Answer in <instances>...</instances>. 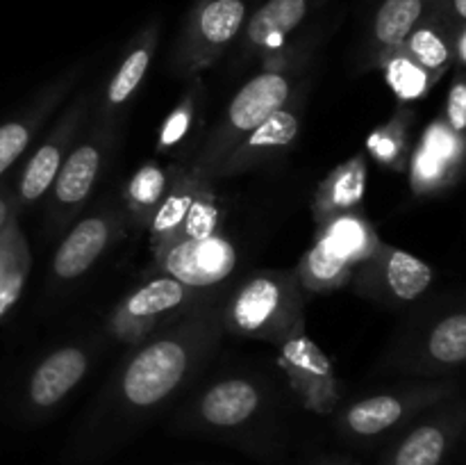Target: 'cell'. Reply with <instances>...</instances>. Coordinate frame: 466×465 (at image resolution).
<instances>
[{
    "label": "cell",
    "mask_w": 466,
    "mask_h": 465,
    "mask_svg": "<svg viewBox=\"0 0 466 465\" xmlns=\"http://www.w3.org/2000/svg\"><path fill=\"white\" fill-rule=\"evenodd\" d=\"M223 292L130 346L89 410L66 465H96L130 440L177 392L189 386L221 345Z\"/></svg>",
    "instance_id": "1"
},
{
    "label": "cell",
    "mask_w": 466,
    "mask_h": 465,
    "mask_svg": "<svg viewBox=\"0 0 466 465\" xmlns=\"http://www.w3.org/2000/svg\"><path fill=\"white\" fill-rule=\"evenodd\" d=\"M317 44L319 30H309L305 36L291 39L285 48L259 62V71L232 96L212 132L187 160V169L194 176H212L214 169L253 128L278 112L294 96V91L308 82Z\"/></svg>",
    "instance_id": "2"
},
{
    "label": "cell",
    "mask_w": 466,
    "mask_h": 465,
    "mask_svg": "<svg viewBox=\"0 0 466 465\" xmlns=\"http://www.w3.org/2000/svg\"><path fill=\"white\" fill-rule=\"evenodd\" d=\"M223 331L280 346L305 328V290L296 269L259 272L241 281L221 305Z\"/></svg>",
    "instance_id": "3"
},
{
    "label": "cell",
    "mask_w": 466,
    "mask_h": 465,
    "mask_svg": "<svg viewBox=\"0 0 466 465\" xmlns=\"http://www.w3.org/2000/svg\"><path fill=\"white\" fill-rule=\"evenodd\" d=\"M458 392V383L449 377L423 378L394 390L376 392L350 401L346 408H341L335 418V429L344 440L353 445H373L391 438L423 410Z\"/></svg>",
    "instance_id": "4"
},
{
    "label": "cell",
    "mask_w": 466,
    "mask_h": 465,
    "mask_svg": "<svg viewBox=\"0 0 466 465\" xmlns=\"http://www.w3.org/2000/svg\"><path fill=\"white\" fill-rule=\"evenodd\" d=\"M380 235L364 214L349 212L319 223L312 246L296 274L309 294H328L350 285L355 267L376 251Z\"/></svg>",
    "instance_id": "5"
},
{
    "label": "cell",
    "mask_w": 466,
    "mask_h": 465,
    "mask_svg": "<svg viewBox=\"0 0 466 465\" xmlns=\"http://www.w3.org/2000/svg\"><path fill=\"white\" fill-rule=\"evenodd\" d=\"M391 346L387 367L419 378H444L466 360V313L462 304L432 305L410 322Z\"/></svg>",
    "instance_id": "6"
},
{
    "label": "cell",
    "mask_w": 466,
    "mask_h": 465,
    "mask_svg": "<svg viewBox=\"0 0 466 465\" xmlns=\"http://www.w3.org/2000/svg\"><path fill=\"white\" fill-rule=\"evenodd\" d=\"M268 390L248 377H226L209 383L180 413L176 427L200 436L248 440V433L267 418Z\"/></svg>",
    "instance_id": "7"
},
{
    "label": "cell",
    "mask_w": 466,
    "mask_h": 465,
    "mask_svg": "<svg viewBox=\"0 0 466 465\" xmlns=\"http://www.w3.org/2000/svg\"><path fill=\"white\" fill-rule=\"evenodd\" d=\"M116 144L118 126H105L91 119L86 121L48 190L50 199L46 208L48 235H59L68 223L76 222L80 210L94 194Z\"/></svg>",
    "instance_id": "8"
},
{
    "label": "cell",
    "mask_w": 466,
    "mask_h": 465,
    "mask_svg": "<svg viewBox=\"0 0 466 465\" xmlns=\"http://www.w3.org/2000/svg\"><path fill=\"white\" fill-rule=\"evenodd\" d=\"M218 292H223V287L200 290V287H189L176 278L159 274L153 281L127 292L114 305L112 315L107 317V333L121 345L135 346L167 328L168 324L185 317L187 313L217 296Z\"/></svg>",
    "instance_id": "9"
},
{
    "label": "cell",
    "mask_w": 466,
    "mask_h": 465,
    "mask_svg": "<svg viewBox=\"0 0 466 465\" xmlns=\"http://www.w3.org/2000/svg\"><path fill=\"white\" fill-rule=\"evenodd\" d=\"M246 16V0H194L173 48V73L189 80L212 68L237 41Z\"/></svg>",
    "instance_id": "10"
},
{
    "label": "cell",
    "mask_w": 466,
    "mask_h": 465,
    "mask_svg": "<svg viewBox=\"0 0 466 465\" xmlns=\"http://www.w3.org/2000/svg\"><path fill=\"white\" fill-rule=\"evenodd\" d=\"M462 395L431 406L390 438L378 465H446L464 433Z\"/></svg>",
    "instance_id": "11"
},
{
    "label": "cell",
    "mask_w": 466,
    "mask_h": 465,
    "mask_svg": "<svg viewBox=\"0 0 466 465\" xmlns=\"http://www.w3.org/2000/svg\"><path fill=\"white\" fill-rule=\"evenodd\" d=\"M435 281V269L410 251L378 242L376 251L355 267L350 285L355 294L385 305L400 308L426 294Z\"/></svg>",
    "instance_id": "12"
},
{
    "label": "cell",
    "mask_w": 466,
    "mask_h": 465,
    "mask_svg": "<svg viewBox=\"0 0 466 465\" xmlns=\"http://www.w3.org/2000/svg\"><path fill=\"white\" fill-rule=\"evenodd\" d=\"M94 98V91H77L76 98L64 108L57 121L53 123V128L44 137V141L25 160V164L18 171L16 182L12 187L14 205H16L18 214H21V210L30 208V205H35L36 201L48 194L59 167L64 164L66 155L71 153L82 128L89 121Z\"/></svg>",
    "instance_id": "13"
},
{
    "label": "cell",
    "mask_w": 466,
    "mask_h": 465,
    "mask_svg": "<svg viewBox=\"0 0 466 465\" xmlns=\"http://www.w3.org/2000/svg\"><path fill=\"white\" fill-rule=\"evenodd\" d=\"M309 80L294 91L289 100L278 112H273L267 121L248 132L228 158L212 171L209 181L221 178H235L246 171H255L267 164L278 162L285 158L287 150L296 144L300 130H303L305 112H308Z\"/></svg>",
    "instance_id": "14"
},
{
    "label": "cell",
    "mask_w": 466,
    "mask_h": 465,
    "mask_svg": "<svg viewBox=\"0 0 466 465\" xmlns=\"http://www.w3.org/2000/svg\"><path fill=\"white\" fill-rule=\"evenodd\" d=\"M126 214L114 205H105L86 217L77 219L57 244L50 263V276L59 285L85 276L123 235Z\"/></svg>",
    "instance_id": "15"
},
{
    "label": "cell",
    "mask_w": 466,
    "mask_h": 465,
    "mask_svg": "<svg viewBox=\"0 0 466 465\" xmlns=\"http://www.w3.org/2000/svg\"><path fill=\"white\" fill-rule=\"evenodd\" d=\"M94 363V346L86 342L55 346L32 367L23 392V415L27 419H44L76 390L89 374Z\"/></svg>",
    "instance_id": "16"
},
{
    "label": "cell",
    "mask_w": 466,
    "mask_h": 465,
    "mask_svg": "<svg viewBox=\"0 0 466 465\" xmlns=\"http://www.w3.org/2000/svg\"><path fill=\"white\" fill-rule=\"evenodd\" d=\"M278 363L305 408L319 415L335 413L341 397L339 378L328 356L312 342L305 328L278 346Z\"/></svg>",
    "instance_id": "17"
},
{
    "label": "cell",
    "mask_w": 466,
    "mask_h": 465,
    "mask_svg": "<svg viewBox=\"0 0 466 465\" xmlns=\"http://www.w3.org/2000/svg\"><path fill=\"white\" fill-rule=\"evenodd\" d=\"M159 35H162V21L159 18H150L146 26L132 35L123 48L121 59H118L116 68L105 82V89L100 91L98 98H94L91 105V121L105 123V126H118L121 123L123 109L130 105L137 91L144 85L148 68L153 64L155 53H157Z\"/></svg>",
    "instance_id": "18"
},
{
    "label": "cell",
    "mask_w": 466,
    "mask_h": 465,
    "mask_svg": "<svg viewBox=\"0 0 466 465\" xmlns=\"http://www.w3.org/2000/svg\"><path fill=\"white\" fill-rule=\"evenodd\" d=\"M155 267L164 276L200 290H217L237 269V249L221 232L203 240H182L155 255Z\"/></svg>",
    "instance_id": "19"
},
{
    "label": "cell",
    "mask_w": 466,
    "mask_h": 465,
    "mask_svg": "<svg viewBox=\"0 0 466 465\" xmlns=\"http://www.w3.org/2000/svg\"><path fill=\"white\" fill-rule=\"evenodd\" d=\"M464 135L451 130L444 119H435L423 130L410 155V187L417 196L440 194L458 185L464 173Z\"/></svg>",
    "instance_id": "20"
},
{
    "label": "cell",
    "mask_w": 466,
    "mask_h": 465,
    "mask_svg": "<svg viewBox=\"0 0 466 465\" xmlns=\"http://www.w3.org/2000/svg\"><path fill=\"white\" fill-rule=\"evenodd\" d=\"M326 0H264L246 16L237 36V62H262L294 39L296 30Z\"/></svg>",
    "instance_id": "21"
},
{
    "label": "cell",
    "mask_w": 466,
    "mask_h": 465,
    "mask_svg": "<svg viewBox=\"0 0 466 465\" xmlns=\"http://www.w3.org/2000/svg\"><path fill=\"white\" fill-rule=\"evenodd\" d=\"M82 67H73L50 80L16 117L0 123V178L27 153L41 128L50 121L55 109L66 100L73 87L80 82Z\"/></svg>",
    "instance_id": "22"
},
{
    "label": "cell",
    "mask_w": 466,
    "mask_h": 465,
    "mask_svg": "<svg viewBox=\"0 0 466 465\" xmlns=\"http://www.w3.org/2000/svg\"><path fill=\"white\" fill-rule=\"evenodd\" d=\"M435 0H380L367 27L362 50V71L378 68L390 50L399 48L405 36L432 9Z\"/></svg>",
    "instance_id": "23"
},
{
    "label": "cell",
    "mask_w": 466,
    "mask_h": 465,
    "mask_svg": "<svg viewBox=\"0 0 466 465\" xmlns=\"http://www.w3.org/2000/svg\"><path fill=\"white\" fill-rule=\"evenodd\" d=\"M367 160L364 155H353L339 167L332 169L321 182L312 199L314 223H323L332 217L349 212H360V205L367 191Z\"/></svg>",
    "instance_id": "24"
},
{
    "label": "cell",
    "mask_w": 466,
    "mask_h": 465,
    "mask_svg": "<svg viewBox=\"0 0 466 465\" xmlns=\"http://www.w3.org/2000/svg\"><path fill=\"white\" fill-rule=\"evenodd\" d=\"M458 26L460 23H455L435 3L431 12L417 23V27L405 36L400 48L440 82L446 71L453 68V32Z\"/></svg>",
    "instance_id": "25"
},
{
    "label": "cell",
    "mask_w": 466,
    "mask_h": 465,
    "mask_svg": "<svg viewBox=\"0 0 466 465\" xmlns=\"http://www.w3.org/2000/svg\"><path fill=\"white\" fill-rule=\"evenodd\" d=\"M185 162H171L162 167L157 162H146L144 167L137 169L123 190V205H126L127 222L137 231H148L159 203L167 196L168 187L176 181L177 171Z\"/></svg>",
    "instance_id": "26"
},
{
    "label": "cell",
    "mask_w": 466,
    "mask_h": 465,
    "mask_svg": "<svg viewBox=\"0 0 466 465\" xmlns=\"http://www.w3.org/2000/svg\"><path fill=\"white\" fill-rule=\"evenodd\" d=\"M205 82L196 76L187 80L185 94L176 103V108L164 119L162 128L157 132V153H196V135L203 128V109H205Z\"/></svg>",
    "instance_id": "27"
},
{
    "label": "cell",
    "mask_w": 466,
    "mask_h": 465,
    "mask_svg": "<svg viewBox=\"0 0 466 465\" xmlns=\"http://www.w3.org/2000/svg\"><path fill=\"white\" fill-rule=\"evenodd\" d=\"M198 182L200 178L194 176V173L187 169V162L182 164L176 181L171 182L167 196H164V201L159 203L148 231H146L150 237L153 258L162 253V251H167L168 246L177 240V232H180L182 222H185L187 212H189V205L191 201H194L196 190H198Z\"/></svg>",
    "instance_id": "28"
},
{
    "label": "cell",
    "mask_w": 466,
    "mask_h": 465,
    "mask_svg": "<svg viewBox=\"0 0 466 465\" xmlns=\"http://www.w3.org/2000/svg\"><path fill=\"white\" fill-rule=\"evenodd\" d=\"M30 249L21 231L18 217H12L0 231V319L21 299L23 287L30 276Z\"/></svg>",
    "instance_id": "29"
},
{
    "label": "cell",
    "mask_w": 466,
    "mask_h": 465,
    "mask_svg": "<svg viewBox=\"0 0 466 465\" xmlns=\"http://www.w3.org/2000/svg\"><path fill=\"white\" fill-rule=\"evenodd\" d=\"M412 126L414 112L405 103H399V109L369 135L367 149L371 158L380 162L382 167L405 171L414 149Z\"/></svg>",
    "instance_id": "30"
},
{
    "label": "cell",
    "mask_w": 466,
    "mask_h": 465,
    "mask_svg": "<svg viewBox=\"0 0 466 465\" xmlns=\"http://www.w3.org/2000/svg\"><path fill=\"white\" fill-rule=\"evenodd\" d=\"M378 68L385 73L387 82H390L396 98L405 105L423 98V96L437 85L435 78H432L417 59L410 57L400 46L399 48L390 50V53L380 59Z\"/></svg>",
    "instance_id": "31"
},
{
    "label": "cell",
    "mask_w": 466,
    "mask_h": 465,
    "mask_svg": "<svg viewBox=\"0 0 466 465\" xmlns=\"http://www.w3.org/2000/svg\"><path fill=\"white\" fill-rule=\"evenodd\" d=\"M221 205H218L217 190H214V181L209 178H200L198 190H196L194 201L189 205V212H187L185 222H182L180 232H177V240H203V237L214 235L221 228ZM173 242V244H176Z\"/></svg>",
    "instance_id": "32"
},
{
    "label": "cell",
    "mask_w": 466,
    "mask_h": 465,
    "mask_svg": "<svg viewBox=\"0 0 466 465\" xmlns=\"http://www.w3.org/2000/svg\"><path fill=\"white\" fill-rule=\"evenodd\" d=\"M451 130L458 135H464L466 130V82H464V68H455V78L451 82L449 96H446V108L441 114Z\"/></svg>",
    "instance_id": "33"
},
{
    "label": "cell",
    "mask_w": 466,
    "mask_h": 465,
    "mask_svg": "<svg viewBox=\"0 0 466 465\" xmlns=\"http://www.w3.org/2000/svg\"><path fill=\"white\" fill-rule=\"evenodd\" d=\"M12 217H18L16 205H14L12 185H7V182H0V231H3L5 223H7Z\"/></svg>",
    "instance_id": "34"
},
{
    "label": "cell",
    "mask_w": 466,
    "mask_h": 465,
    "mask_svg": "<svg viewBox=\"0 0 466 465\" xmlns=\"http://www.w3.org/2000/svg\"><path fill=\"white\" fill-rule=\"evenodd\" d=\"M466 64V23H460L453 32V67L464 68Z\"/></svg>",
    "instance_id": "35"
},
{
    "label": "cell",
    "mask_w": 466,
    "mask_h": 465,
    "mask_svg": "<svg viewBox=\"0 0 466 465\" xmlns=\"http://www.w3.org/2000/svg\"><path fill=\"white\" fill-rule=\"evenodd\" d=\"M317 465H353V463H349V460H321V463Z\"/></svg>",
    "instance_id": "36"
}]
</instances>
